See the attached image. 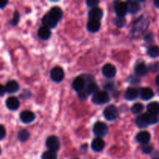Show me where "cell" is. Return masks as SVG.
I'll list each match as a JSON object with an SVG mask.
<instances>
[{
  "label": "cell",
  "mask_w": 159,
  "mask_h": 159,
  "mask_svg": "<svg viewBox=\"0 0 159 159\" xmlns=\"http://www.w3.org/2000/svg\"><path fill=\"white\" fill-rule=\"evenodd\" d=\"M5 89L6 93H9V94H13V93H17L20 89V85L15 80H9L6 82L5 85Z\"/></svg>",
  "instance_id": "11"
},
{
  "label": "cell",
  "mask_w": 159,
  "mask_h": 159,
  "mask_svg": "<svg viewBox=\"0 0 159 159\" xmlns=\"http://www.w3.org/2000/svg\"><path fill=\"white\" fill-rule=\"evenodd\" d=\"M148 68L144 62L138 63L134 67V72L138 76H144L148 74Z\"/></svg>",
  "instance_id": "14"
},
{
  "label": "cell",
  "mask_w": 159,
  "mask_h": 159,
  "mask_svg": "<svg viewBox=\"0 0 159 159\" xmlns=\"http://www.w3.org/2000/svg\"><path fill=\"white\" fill-rule=\"evenodd\" d=\"M20 120L23 123V124H30L33 121L35 120L36 116L33 112L29 111V110H25V111L22 112L20 114Z\"/></svg>",
  "instance_id": "12"
},
{
  "label": "cell",
  "mask_w": 159,
  "mask_h": 159,
  "mask_svg": "<svg viewBox=\"0 0 159 159\" xmlns=\"http://www.w3.org/2000/svg\"><path fill=\"white\" fill-rule=\"evenodd\" d=\"M138 95H139V93H138V90L135 88H129L127 89V91L125 92V99L127 100L132 101L136 99L138 97Z\"/></svg>",
  "instance_id": "17"
},
{
  "label": "cell",
  "mask_w": 159,
  "mask_h": 159,
  "mask_svg": "<svg viewBox=\"0 0 159 159\" xmlns=\"http://www.w3.org/2000/svg\"><path fill=\"white\" fill-rule=\"evenodd\" d=\"M114 9L116 15L119 17H124L127 14V12H128L127 11V2H116L115 4Z\"/></svg>",
  "instance_id": "10"
},
{
  "label": "cell",
  "mask_w": 159,
  "mask_h": 159,
  "mask_svg": "<svg viewBox=\"0 0 159 159\" xmlns=\"http://www.w3.org/2000/svg\"><path fill=\"white\" fill-rule=\"evenodd\" d=\"M86 86V81H85L84 76H79L75 78L72 82V88L73 89L75 90L76 92L82 91Z\"/></svg>",
  "instance_id": "6"
},
{
  "label": "cell",
  "mask_w": 159,
  "mask_h": 159,
  "mask_svg": "<svg viewBox=\"0 0 159 159\" xmlns=\"http://www.w3.org/2000/svg\"><path fill=\"white\" fill-rule=\"evenodd\" d=\"M6 136V128L3 125L0 124V141H2Z\"/></svg>",
  "instance_id": "35"
},
{
  "label": "cell",
  "mask_w": 159,
  "mask_h": 159,
  "mask_svg": "<svg viewBox=\"0 0 159 159\" xmlns=\"http://www.w3.org/2000/svg\"><path fill=\"white\" fill-rule=\"evenodd\" d=\"M30 138V133L26 130H21L18 133V139L21 142L26 141Z\"/></svg>",
  "instance_id": "27"
},
{
  "label": "cell",
  "mask_w": 159,
  "mask_h": 159,
  "mask_svg": "<svg viewBox=\"0 0 159 159\" xmlns=\"http://www.w3.org/2000/svg\"><path fill=\"white\" fill-rule=\"evenodd\" d=\"M92 100L96 105H102L110 102V98L108 93L106 91H99L98 90L96 93L93 95Z\"/></svg>",
  "instance_id": "1"
},
{
  "label": "cell",
  "mask_w": 159,
  "mask_h": 159,
  "mask_svg": "<svg viewBox=\"0 0 159 159\" xmlns=\"http://www.w3.org/2000/svg\"><path fill=\"white\" fill-rule=\"evenodd\" d=\"M102 75L106 78L111 79V78H113L116 75V69L114 65H111V64H107V65H105L102 67Z\"/></svg>",
  "instance_id": "8"
},
{
  "label": "cell",
  "mask_w": 159,
  "mask_h": 159,
  "mask_svg": "<svg viewBox=\"0 0 159 159\" xmlns=\"http://www.w3.org/2000/svg\"><path fill=\"white\" fill-rule=\"evenodd\" d=\"M150 70L152 72H157L159 70V62H155L150 65Z\"/></svg>",
  "instance_id": "36"
},
{
  "label": "cell",
  "mask_w": 159,
  "mask_h": 159,
  "mask_svg": "<svg viewBox=\"0 0 159 159\" xmlns=\"http://www.w3.org/2000/svg\"><path fill=\"white\" fill-rule=\"evenodd\" d=\"M148 54L152 57H157L159 56V47L152 46L148 51Z\"/></svg>",
  "instance_id": "29"
},
{
  "label": "cell",
  "mask_w": 159,
  "mask_h": 159,
  "mask_svg": "<svg viewBox=\"0 0 159 159\" xmlns=\"http://www.w3.org/2000/svg\"><path fill=\"white\" fill-rule=\"evenodd\" d=\"M103 115L107 120L113 121L117 119L119 116V111L114 105H110L106 107L103 111Z\"/></svg>",
  "instance_id": "2"
},
{
  "label": "cell",
  "mask_w": 159,
  "mask_h": 159,
  "mask_svg": "<svg viewBox=\"0 0 159 159\" xmlns=\"http://www.w3.org/2000/svg\"><path fill=\"white\" fill-rule=\"evenodd\" d=\"M42 23H43V26H46L48 29H51V28L56 27L58 22L51 14L48 13L43 16V19H42Z\"/></svg>",
  "instance_id": "7"
},
{
  "label": "cell",
  "mask_w": 159,
  "mask_h": 159,
  "mask_svg": "<svg viewBox=\"0 0 159 159\" xmlns=\"http://www.w3.org/2000/svg\"><path fill=\"white\" fill-rule=\"evenodd\" d=\"M6 93V89H5V86L0 84V96H3Z\"/></svg>",
  "instance_id": "39"
},
{
  "label": "cell",
  "mask_w": 159,
  "mask_h": 159,
  "mask_svg": "<svg viewBox=\"0 0 159 159\" xmlns=\"http://www.w3.org/2000/svg\"><path fill=\"white\" fill-rule=\"evenodd\" d=\"M6 106L9 110L11 111H15L19 109L20 106V100L18 98L15 97V96H11L9 97L6 101Z\"/></svg>",
  "instance_id": "9"
},
{
  "label": "cell",
  "mask_w": 159,
  "mask_h": 159,
  "mask_svg": "<svg viewBox=\"0 0 159 159\" xmlns=\"http://www.w3.org/2000/svg\"><path fill=\"white\" fill-rule=\"evenodd\" d=\"M104 88L107 90H112L114 88V84L113 82H108V83H106L104 85Z\"/></svg>",
  "instance_id": "37"
},
{
  "label": "cell",
  "mask_w": 159,
  "mask_h": 159,
  "mask_svg": "<svg viewBox=\"0 0 159 159\" xmlns=\"http://www.w3.org/2000/svg\"><path fill=\"white\" fill-rule=\"evenodd\" d=\"M74 159H78V158H74Z\"/></svg>",
  "instance_id": "44"
},
{
  "label": "cell",
  "mask_w": 159,
  "mask_h": 159,
  "mask_svg": "<svg viewBox=\"0 0 159 159\" xmlns=\"http://www.w3.org/2000/svg\"><path fill=\"white\" fill-rule=\"evenodd\" d=\"M142 152H144V154H150L152 153V151H153V148L152 146L149 145V144H145L144 146L142 147Z\"/></svg>",
  "instance_id": "34"
},
{
  "label": "cell",
  "mask_w": 159,
  "mask_h": 159,
  "mask_svg": "<svg viewBox=\"0 0 159 159\" xmlns=\"http://www.w3.org/2000/svg\"><path fill=\"white\" fill-rule=\"evenodd\" d=\"M154 159H159V158H154Z\"/></svg>",
  "instance_id": "43"
},
{
  "label": "cell",
  "mask_w": 159,
  "mask_h": 159,
  "mask_svg": "<svg viewBox=\"0 0 159 159\" xmlns=\"http://www.w3.org/2000/svg\"><path fill=\"white\" fill-rule=\"evenodd\" d=\"M135 123H136V125L138 126V127H140V128H145V127H147L148 126V124L146 122L143 114L140 115V116H138V117H137Z\"/></svg>",
  "instance_id": "26"
},
{
  "label": "cell",
  "mask_w": 159,
  "mask_h": 159,
  "mask_svg": "<svg viewBox=\"0 0 159 159\" xmlns=\"http://www.w3.org/2000/svg\"><path fill=\"white\" fill-rule=\"evenodd\" d=\"M48 13L51 14V15L52 16L54 17L57 22H59L61 20L62 15H63L61 9L59 7L51 8V9L50 10V12H48Z\"/></svg>",
  "instance_id": "23"
},
{
  "label": "cell",
  "mask_w": 159,
  "mask_h": 159,
  "mask_svg": "<svg viewBox=\"0 0 159 159\" xmlns=\"http://www.w3.org/2000/svg\"><path fill=\"white\" fill-rule=\"evenodd\" d=\"M19 21H20V13L17 11H16L14 12L13 17H12V19L9 22V24H11L12 26H16L19 23Z\"/></svg>",
  "instance_id": "32"
},
{
  "label": "cell",
  "mask_w": 159,
  "mask_h": 159,
  "mask_svg": "<svg viewBox=\"0 0 159 159\" xmlns=\"http://www.w3.org/2000/svg\"><path fill=\"white\" fill-rule=\"evenodd\" d=\"M9 3L8 1H2V0H0V9H2L7 6V4Z\"/></svg>",
  "instance_id": "38"
},
{
  "label": "cell",
  "mask_w": 159,
  "mask_h": 159,
  "mask_svg": "<svg viewBox=\"0 0 159 159\" xmlns=\"http://www.w3.org/2000/svg\"><path fill=\"white\" fill-rule=\"evenodd\" d=\"M87 29L92 33H96L100 29V22L95 20H89L87 23Z\"/></svg>",
  "instance_id": "18"
},
{
  "label": "cell",
  "mask_w": 159,
  "mask_h": 159,
  "mask_svg": "<svg viewBox=\"0 0 159 159\" xmlns=\"http://www.w3.org/2000/svg\"><path fill=\"white\" fill-rule=\"evenodd\" d=\"M141 97L144 100H149L154 96V92L152 89L150 88H143L141 90Z\"/></svg>",
  "instance_id": "22"
},
{
  "label": "cell",
  "mask_w": 159,
  "mask_h": 159,
  "mask_svg": "<svg viewBox=\"0 0 159 159\" xmlns=\"http://www.w3.org/2000/svg\"><path fill=\"white\" fill-rule=\"evenodd\" d=\"M1 153H2V150H1V148H0V155H1Z\"/></svg>",
  "instance_id": "42"
},
{
  "label": "cell",
  "mask_w": 159,
  "mask_h": 159,
  "mask_svg": "<svg viewBox=\"0 0 159 159\" xmlns=\"http://www.w3.org/2000/svg\"><path fill=\"white\" fill-rule=\"evenodd\" d=\"M155 82H156L157 85H158V86H159V75L156 77V79H155Z\"/></svg>",
  "instance_id": "41"
},
{
  "label": "cell",
  "mask_w": 159,
  "mask_h": 159,
  "mask_svg": "<svg viewBox=\"0 0 159 159\" xmlns=\"http://www.w3.org/2000/svg\"><path fill=\"white\" fill-rule=\"evenodd\" d=\"M137 141L142 144H148V143L150 141L151 135L147 131H141L138 134L136 137Z\"/></svg>",
  "instance_id": "16"
},
{
  "label": "cell",
  "mask_w": 159,
  "mask_h": 159,
  "mask_svg": "<svg viewBox=\"0 0 159 159\" xmlns=\"http://www.w3.org/2000/svg\"><path fill=\"white\" fill-rule=\"evenodd\" d=\"M99 1H97V0H87L86 1V5L89 6V7H91L92 9L93 8L96 7L97 5H99Z\"/></svg>",
  "instance_id": "33"
},
{
  "label": "cell",
  "mask_w": 159,
  "mask_h": 159,
  "mask_svg": "<svg viewBox=\"0 0 159 159\" xmlns=\"http://www.w3.org/2000/svg\"><path fill=\"white\" fill-rule=\"evenodd\" d=\"M83 90L86 93V94L88 95V96H89L90 94L93 95L95 93H96V92L99 90V87H98V85L96 82L92 81V82H90L89 83L85 86V88Z\"/></svg>",
  "instance_id": "21"
},
{
  "label": "cell",
  "mask_w": 159,
  "mask_h": 159,
  "mask_svg": "<svg viewBox=\"0 0 159 159\" xmlns=\"http://www.w3.org/2000/svg\"><path fill=\"white\" fill-rule=\"evenodd\" d=\"M143 110H144V105L142 103H140V102H137V103L134 104V106L131 108L132 113H134V114L141 113Z\"/></svg>",
  "instance_id": "30"
},
{
  "label": "cell",
  "mask_w": 159,
  "mask_h": 159,
  "mask_svg": "<svg viewBox=\"0 0 159 159\" xmlns=\"http://www.w3.org/2000/svg\"><path fill=\"white\" fill-rule=\"evenodd\" d=\"M42 159H57V153L53 151L48 150L47 152H43V154L41 156Z\"/></svg>",
  "instance_id": "28"
},
{
  "label": "cell",
  "mask_w": 159,
  "mask_h": 159,
  "mask_svg": "<svg viewBox=\"0 0 159 159\" xmlns=\"http://www.w3.org/2000/svg\"><path fill=\"white\" fill-rule=\"evenodd\" d=\"M46 146L48 148V150L53 151V152H57L60 148V141L58 138L56 136H50L47 138L46 140Z\"/></svg>",
  "instance_id": "4"
},
{
  "label": "cell",
  "mask_w": 159,
  "mask_h": 159,
  "mask_svg": "<svg viewBox=\"0 0 159 159\" xmlns=\"http://www.w3.org/2000/svg\"><path fill=\"white\" fill-rule=\"evenodd\" d=\"M51 78L54 82H61L65 78V72L61 67H55L51 71Z\"/></svg>",
  "instance_id": "5"
},
{
  "label": "cell",
  "mask_w": 159,
  "mask_h": 159,
  "mask_svg": "<svg viewBox=\"0 0 159 159\" xmlns=\"http://www.w3.org/2000/svg\"><path fill=\"white\" fill-rule=\"evenodd\" d=\"M38 36L42 40H48L51 36V31L46 26H41L38 30Z\"/></svg>",
  "instance_id": "19"
},
{
  "label": "cell",
  "mask_w": 159,
  "mask_h": 159,
  "mask_svg": "<svg viewBox=\"0 0 159 159\" xmlns=\"http://www.w3.org/2000/svg\"><path fill=\"white\" fill-rule=\"evenodd\" d=\"M143 116H144V119H145L146 122H147V124H148V125H150V124H156L158 120V116H157V115L155 114H152V113H144Z\"/></svg>",
  "instance_id": "24"
},
{
  "label": "cell",
  "mask_w": 159,
  "mask_h": 159,
  "mask_svg": "<svg viewBox=\"0 0 159 159\" xmlns=\"http://www.w3.org/2000/svg\"><path fill=\"white\" fill-rule=\"evenodd\" d=\"M91 147L94 152H101L105 147V142L101 138H96L92 141Z\"/></svg>",
  "instance_id": "13"
},
{
  "label": "cell",
  "mask_w": 159,
  "mask_h": 159,
  "mask_svg": "<svg viewBox=\"0 0 159 159\" xmlns=\"http://www.w3.org/2000/svg\"><path fill=\"white\" fill-rule=\"evenodd\" d=\"M154 3H155V6H156L157 8H158V9H159V0H155V1L154 2Z\"/></svg>",
  "instance_id": "40"
},
{
  "label": "cell",
  "mask_w": 159,
  "mask_h": 159,
  "mask_svg": "<svg viewBox=\"0 0 159 159\" xmlns=\"http://www.w3.org/2000/svg\"><path fill=\"white\" fill-rule=\"evenodd\" d=\"M114 23L115 26H117V27L121 28V27H124L126 24V20L124 18V17H119L117 16L116 18L114 19Z\"/></svg>",
  "instance_id": "31"
},
{
  "label": "cell",
  "mask_w": 159,
  "mask_h": 159,
  "mask_svg": "<svg viewBox=\"0 0 159 159\" xmlns=\"http://www.w3.org/2000/svg\"><path fill=\"white\" fill-rule=\"evenodd\" d=\"M109 131L108 126L103 122H96L93 126V133L95 134L97 138H101V137H104L107 134Z\"/></svg>",
  "instance_id": "3"
},
{
  "label": "cell",
  "mask_w": 159,
  "mask_h": 159,
  "mask_svg": "<svg viewBox=\"0 0 159 159\" xmlns=\"http://www.w3.org/2000/svg\"><path fill=\"white\" fill-rule=\"evenodd\" d=\"M127 11L130 13H136L141 9V6L138 2L137 1H129L127 2Z\"/></svg>",
  "instance_id": "20"
},
{
  "label": "cell",
  "mask_w": 159,
  "mask_h": 159,
  "mask_svg": "<svg viewBox=\"0 0 159 159\" xmlns=\"http://www.w3.org/2000/svg\"><path fill=\"white\" fill-rule=\"evenodd\" d=\"M89 16L90 20H99L102 18L103 16V12L101 9L98 7L93 8L89 12Z\"/></svg>",
  "instance_id": "15"
},
{
  "label": "cell",
  "mask_w": 159,
  "mask_h": 159,
  "mask_svg": "<svg viewBox=\"0 0 159 159\" xmlns=\"http://www.w3.org/2000/svg\"><path fill=\"white\" fill-rule=\"evenodd\" d=\"M148 113L157 115L159 113V102H152L149 103L147 107Z\"/></svg>",
  "instance_id": "25"
}]
</instances>
